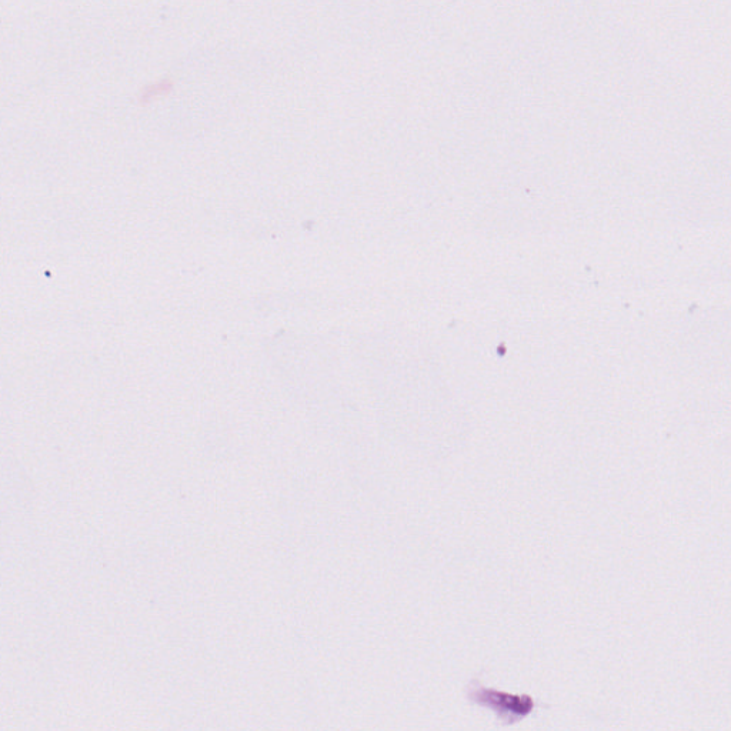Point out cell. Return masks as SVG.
I'll return each mask as SVG.
<instances>
[{
	"label": "cell",
	"instance_id": "1",
	"mask_svg": "<svg viewBox=\"0 0 731 731\" xmlns=\"http://www.w3.org/2000/svg\"><path fill=\"white\" fill-rule=\"evenodd\" d=\"M470 699L493 709L499 714L500 719H504V723L517 722V719L532 712L534 707L533 700L529 696H510L485 687H479L476 692L470 693Z\"/></svg>",
	"mask_w": 731,
	"mask_h": 731
}]
</instances>
